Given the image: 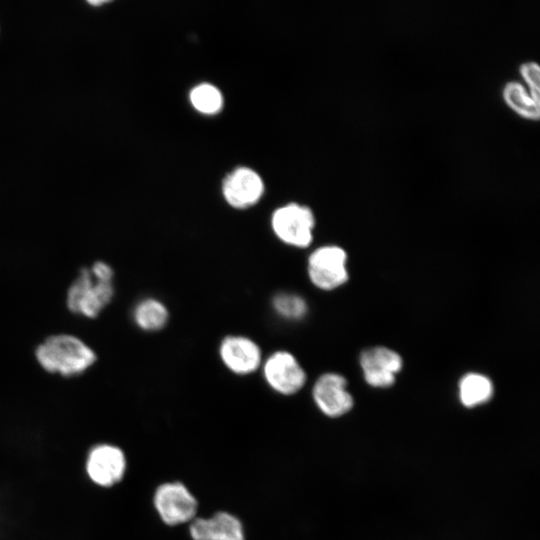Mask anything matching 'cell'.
<instances>
[{"label": "cell", "instance_id": "18", "mask_svg": "<svg viewBox=\"0 0 540 540\" xmlns=\"http://www.w3.org/2000/svg\"><path fill=\"white\" fill-rule=\"evenodd\" d=\"M519 72L525 81L530 95L540 102V68L537 62H524L519 67Z\"/></svg>", "mask_w": 540, "mask_h": 540}, {"label": "cell", "instance_id": "15", "mask_svg": "<svg viewBox=\"0 0 540 540\" xmlns=\"http://www.w3.org/2000/svg\"><path fill=\"white\" fill-rule=\"evenodd\" d=\"M493 394L491 380L478 373L466 374L459 383V396L466 407H474L487 402Z\"/></svg>", "mask_w": 540, "mask_h": 540}, {"label": "cell", "instance_id": "12", "mask_svg": "<svg viewBox=\"0 0 540 540\" xmlns=\"http://www.w3.org/2000/svg\"><path fill=\"white\" fill-rule=\"evenodd\" d=\"M264 191L261 177L249 168H238L224 180L222 192L234 208H248L259 201Z\"/></svg>", "mask_w": 540, "mask_h": 540}, {"label": "cell", "instance_id": "7", "mask_svg": "<svg viewBox=\"0 0 540 540\" xmlns=\"http://www.w3.org/2000/svg\"><path fill=\"white\" fill-rule=\"evenodd\" d=\"M263 376L268 386L282 395H293L306 383V373L296 357L288 351H276L263 363Z\"/></svg>", "mask_w": 540, "mask_h": 540}, {"label": "cell", "instance_id": "11", "mask_svg": "<svg viewBox=\"0 0 540 540\" xmlns=\"http://www.w3.org/2000/svg\"><path fill=\"white\" fill-rule=\"evenodd\" d=\"M192 540H245L244 526L234 514L218 511L210 517H195L189 523Z\"/></svg>", "mask_w": 540, "mask_h": 540}, {"label": "cell", "instance_id": "6", "mask_svg": "<svg viewBox=\"0 0 540 540\" xmlns=\"http://www.w3.org/2000/svg\"><path fill=\"white\" fill-rule=\"evenodd\" d=\"M346 252L339 246L328 245L314 250L308 258V276L319 289L333 290L348 279Z\"/></svg>", "mask_w": 540, "mask_h": 540}, {"label": "cell", "instance_id": "16", "mask_svg": "<svg viewBox=\"0 0 540 540\" xmlns=\"http://www.w3.org/2000/svg\"><path fill=\"white\" fill-rule=\"evenodd\" d=\"M274 311L285 320H300L307 314V303L299 295L289 292L278 293L272 300Z\"/></svg>", "mask_w": 540, "mask_h": 540}, {"label": "cell", "instance_id": "2", "mask_svg": "<svg viewBox=\"0 0 540 540\" xmlns=\"http://www.w3.org/2000/svg\"><path fill=\"white\" fill-rule=\"evenodd\" d=\"M34 356L44 371L64 378L83 375L98 360L96 351L88 343L70 333L44 338L37 344Z\"/></svg>", "mask_w": 540, "mask_h": 540}, {"label": "cell", "instance_id": "17", "mask_svg": "<svg viewBox=\"0 0 540 540\" xmlns=\"http://www.w3.org/2000/svg\"><path fill=\"white\" fill-rule=\"evenodd\" d=\"M192 105L204 114L217 113L223 104L220 91L211 84H200L190 93Z\"/></svg>", "mask_w": 540, "mask_h": 540}, {"label": "cell", "instance_id": "5", "mask_svg": "<svg viewBox=\"0 0 540 540\" xmlns=\"http://www.w3.org/2000/svg\"><path fill=\"white\" fill-rule=\"evenodd\" d=\"M271 226L276 237L284 244L305 248L312 242L315 218L307 206L290 203L274 211Z\"/></svg>", "mask_w": 540, "mask_h": 540}, {"label": "cell", "instance_id": "9", "mask_svg": "<svg viewBox=\"0 0 540 540\" xmlns=\"http://www.w3.org/2000/svg\"><path fill=\"white\" fill-rule=\"evenodd\" d=\"M347 381L340 374L326 373L315 382L312 395L317 407L329 417H339L353 406V398L346 389Z\"/></svg>", "mask_w": 540, "mask_h": 540}, {"label": "cell", "instance_id": "13", "mask_svg": "<svg viewBox=\"0 0 540 540\" xmlns=\"http://www.w3.org/2000/svg\"><path fill=\"white\" fill-rule=\"evenodd\" d=\"M166 306L155 298H144L132 309V320L135 325L146 332L162 329L168 321Z\"/></svg>", "mask_w": 540, "mask_h": 540}, {"label": "cell", "instance_id": "1", "mask_svg": "<svg viewBox=\"0 0 540 540\" xmlns=\"http://www.w3.org/2000/svg\"><path fill=\"white\" fill-rule=\"evenodd\" d=\"M114 279V269L105 261L81 268L67 289L68 310L87 319L97 318L115 296Z\"/></svg>", "mask_w": 540, "mask_h": 540}, {"label": "cell", "instance_id": "8", "mask_svg": "<svg viewBox=\"0 0 540 540\" xmlns=\"http://www.w3.org/2000/svg\"><path fill=\"white\" fill-rule=\"evenodd\" d=\"M219 355L222 363L236 375H249L262 364L261 349L252 339L230 335L220 344Z\"/></svg>", "mask_w": 540, "mask_h": 540}, {"label": "cell", "instance_id": "3", "mask_svg": "<svg viewBox=\"0 0 540 540\" xmlns=\"http://www.w3.org/2000/svg\"><path fill=\"white\" fill-rule=\"evenodd\" d=\"M128 460L124 449L116 443L98 441L85 452L83 473L95 488H115L125 478Z\"/></svg>", "mask_w": 540, "mask_h": 540}, {"label": "cell", "instance_id": "4", "mask_svg": "<svg viewBox=\"0 0 540 540\" xmlns=\"http://www.w3.org/2000/svg\"><path fill=\"white\" fill-rule=\"evenodd\" d=\"M153 505L161 521L168 526L190 523L198 510L195 496L179 481L160 484L155 489Z\"/></svg>", "mask_w": 540, "mask_h": 540}, {"label": "cell", "instance_id": "19", "mask_svg": "<svg viewBox=\"0 0 540 540\" xmlns=\"http://www.w3.org/2000/svg\"><path fill=\"white\" fill-rule=\"evenodd\" d=\"M89 3L91 5L98 6V5H101L103 3H106V1H89Z\"/></svg>", "mask_w": 540, "mask_h": 540}, {"label": "cell", "instance_id": "14", "mask_svg": "<svg viewBox=\"0 0 540 540\" xmlns=\"http://www.w3.org/2000/svg\"><path fill=\"white\" fill-rule=\"evenodd\" d=\"M505 103L518 115L529 120H538L540 102L536 101L528 89L518 81L507 82L502 91Z\"/></svg>", "mask_w": 540, "mask_h": 540}, {"label": "cell", "instance_id": "10", "mask_svg": "<svg viewBox=\"0 0 540 540\" xmlns=\"http://www.w3.org/2000/svg\"><path fill=\"white\" fill-rule=\"evenodd\" d=\"M360 364L366 382L373 387H388L402 368L401 357L385 347L366 349L360 356Z\"/></svg>", "mask_w": 540, "mask_h": 540}]
</instances>
